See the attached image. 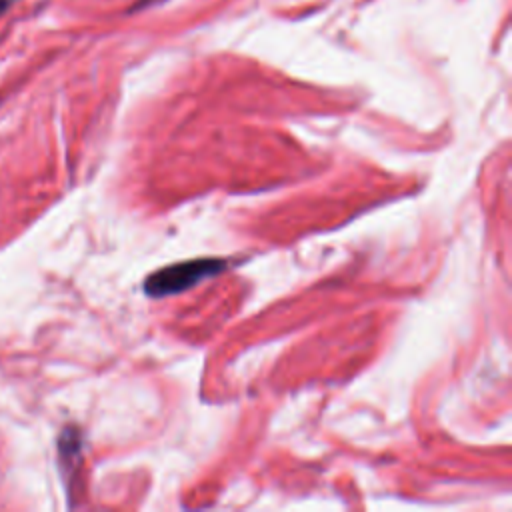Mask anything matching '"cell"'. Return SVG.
<instances>
[{
    "label": "cell",
    "instance_id": "6da1fadb",
    "mask_svg": "<svg viewBox=\"0 0 512 512\" xmlns=\"http://www.w3.org/2000/svg\"><path fill=\"white\" fill-rule=\"evenodd\" d=\"M228 266L230 262L226 258H194L176 262L152 272L144 280V292L150 298H166L172 294H180L212 276H218Z\"/></svg>",
    "mask_w": 512,
    "mask_h": 512
},
{
    "label": "cell",
    "instance_id": "7a4b0ae2",
    "mask_svg": "<svg viewBox=\"0 0 512 512\" xmlns=\"http://www.w3.org/2000/svg\"><path fill=\"white\" fill-rule=\"evenodd\" d=\"M8 4H10V0H0V14L8 8Z\"/></svg>",
    "mask_w": 512,
    "mask_h": 512
}]
</instances>
